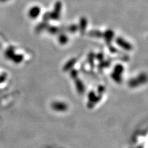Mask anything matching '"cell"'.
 <instances>
[]
</instances>
